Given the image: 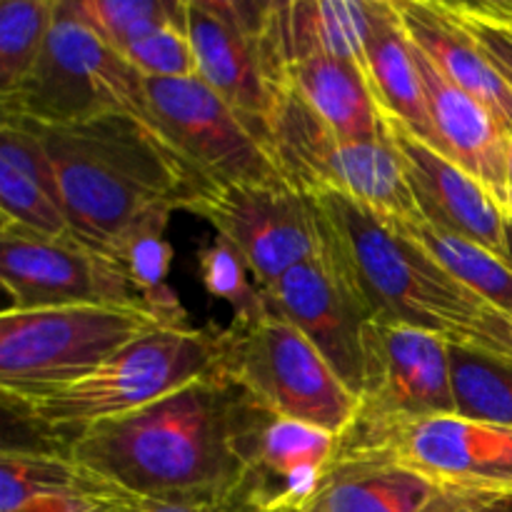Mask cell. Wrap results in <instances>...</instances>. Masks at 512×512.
Instances as JSON below:
<instances>
[{"mask_svg":"<svg viewBox=\"0 0 512 512\" xmlns=\"http://www.w3.org/2000/svg\"><path fill=\"white\" fill-rule=\"evenodd\" d=\"M240 403L235 385L208 373L135 413L83 430L63 450L135 500H248L238 453Z\"/></svg>","mask_w":512,"mask_h":512,"instance_id":"cell-1","label":"cell"},{"mask_svg":"<svg viewBox=\"0 0 512 512\" xmlns=\"http://www.w3.org/2000/svg\"><path fill=\"white\" fill-rule=\"evenodd\" d=\"M10 120L43 148L70 235L108 258L140 215L163 205L185 210L203 185L155 120L143 115L110 113L73 125Z\"/></svg>","mask_w":512,"mask_h":512,"instance_id":"cell-2","label":"cell"},{"mask_svg":"<svg viewBox=\"0 0 512 512\" xmlns=\"http://www.w3.org/2000/svg\"><path fill=\"white\" fill-rule=\"evenodd\" d=\"M325 240L378 320L512 360V320L455 280L393 218L338 193L310 195Z\"/></svg>","mask_w":512,"mask_h":512,"instance_id":"cell-3","label":"cell"},{"mask_svg":"<svg viewBox=\"0 0 512 512\" xmlns=\"http://www.w3.org/2000/svg\"><path fill=\"white\" fill-rule=\"evenodd\" d=\"M215 358L218 328L155 330L85 378L3 403L23 423L65 448L83 430L135 413L213 373Z\"/></svg>","mask_w":512,"mask_h":512,"instance_id":"cell-4","label":"cell"},{"mask_svg":"<svg viewBox=\"0 0 512 512\" xmlns=\"http://www.w3.org/2000/svg\"><path fill=\"white\" fill-rule=\"evenodd\" d=\"M213 373L260 408L338 438L358 413V395L335 375L320 350L275 310L255 323H230L218 330Z\"/></svg>","mask_w":512,"mask_h":512,"instance_id":"cell-5","label":"cell"},{"mask_svg":"<svg viewBox=\"0 0 512 512\" xmlns=\"http://www.w3.org/2000/svg\"><path fill=\"white\" fill-rule=\"evenodd\" d=\"M110 113L150 118L145 78L58 0L38 63L13 93L0 98V115L38 125H73Z\"/></svg>","mask_w":512,"mask_h":512,"instance_id":"cell-6","label":"cell"},{"mask_svg":"<svg viewBox=\"0 0 512 512\" xmlns=\"http://www.w3.org/2000/svg\"><path fill=\"white\" fill-rule=\"evenodd\" d=\"M165 330L140 305H73L3 310L0 388L3 400L48 393L85 378L145 335Z\"/></svg>","mask_w":512,"mask_h":512,"instance_id":"cell-7","label":"cell"},{"mask_svg":"<svg viewBox=\"0 0 512 512\" xmlns=\"http://www.w3.org/2000/svg\"><path fill=\"white\" fill-rule=\"evenodd\" d=\"M268 148L285 183L303 195L338 193L388 218H420L393 143L343 138L295 93H280Z\"/></svg>","mask_w":512,"mask_h":512,"instance_id":"cell-8","label":"cell"},{"mask_svg":"<svg viewBox=\"0 0 512 512\" xmlns=\"http://www.w3.org/2000/svg\"><path fill=\"white\" fill-rule=\"evenodd\" d=\"M438 415H458L448 340L403 323L370 320L363 330L358 413L338 443H360Z\"/></svg>","mask_w":512,"mask_h":512,"instance_id":"cell-9","label":"cell"},{"mask_svg":"<svg viewBox=\"0 0 512 512\" xmlns=\"http://www.w3.org/2000/svg\"><path fill=\"white\" fill-rule=\"evenodd\" d=\"M185 210L213 225L263 290L320 248L313 198L285 183L200 185Z\"/></svg>","mask_w":512,"mask_h":512,"instance_id":"cell-10","label":"cell"},{"mask_svg":"<svg viewBox=\"0 0 512 512\" xmlns=\"http://www.w3.org/2000/svg\"><path fill=\"white\" fill-rule=\"evenodd\" d=\"M145 93L150 118L203 185L285 183L268 143L200 78L145 80Z\"/></svg>","mask_w":512,"mask_h":512,"instance_id":"cell-11","label":"cell"},{"mask_svg":"<svg viewBox=\"0 0 512 512\" xmlns=\"http://www.w3.org/2000/svg\"><path fill=\"white\" fill-rule=\"evenodd\" d=\"M0 280L5 310L140 305L118 260L73 235L55 238L10 220H0Z\"/></svg>","mask_w":512,"mask_h":512,"instance_id":"cell-12","label":"cell"},{"mask_svg":"<svg viewBox=\"0 0 512 512\" xmlns=\"http://www.w3.org/2000/svg\"><path fill=\"white\" fill-rule=\"evenodd\" d=\"M338 455L393 460L438 488L512 495V430L463 415L415 420L360 443H338Z\"/></svg>","mask_w":512,"mask_h":512,"instance_id":"cell-13","label":"cell"},{"mask_svg":"<svg viewBox=\"0 0 512 512\" xmlns=\"http://www.w3.org/2000/svg\"><path fill=\"white\" fill-rule=\"evenodd\" d=\"M263 293L270 310L290 320L358 395L363 380V330L373 313L343 260L325 240L323 225L318 253L290 268Z\"/></svg>","mask_w":512,"mask_h":512,"instance_id":"cell-14","label":"cell"},{"mask_svg":"<svg viewBox=\"0 0 512 512\" xmlns=\"http://www.w3.org/2000/svg\"><path fill=\"white\" fill-rule=\"evenodd\" d=\"M263 15L265 3L255 0H188L198 78L268 143V123L280 95L260 40Z\"/></svg>","mask_w":512,"mask_h":512,"instance_id":"cell-15","label":"cell"},{"mask_svg":"<svg viewBox=\"0 0 512 512\" xmlns=\"http://www.w3.org/2000/svg\"><path fill=\"white\" fill-rule=\"evenodd\" d=\"M238 453L255 512H305L338 455V435L283 418L243 393Z\"/></svg>","mask_w":512,"mask_h":512,"instance_id":"cell-16","label":"cell"},{"mask_svg":"<svg viewBox=\"0 0 512 512\" xmlns=\"http://www.w3.org/2000/svg\"><path fill=\"white\" fill-rule=\"evenodd\" d=\"M388 128L420 218L505 258L508 210L498 198L418 133L395 120H388Z\"/></svg>","mask_w":512,"mask_h":512,"instance_id":"cell-17","label":"cell"},{"mask_svg":"<svg viewBox=\"0 0 512 512\" xmlns=\"http://www.w3.org/2000/svg\"><path fill=\"white\" fill-rule=\"evenodd\" d=\"M410 40V38H408ZM413 45V43H410ZM425 108L433 125V145L483 183L508 210V148L510 135L500 128L483 103L450 83L425 53L413 45Z\"/></svg>","mask_w":512,"mask_h":512,"instance_id":"cell-18","label":"cell"},{"mask_svg":"<svg viewBox=\"0 0 512 512\" xmlns=\"http://www.w3.org/2000/svg\"><path fill=\"white\" fill-rule=\"evenodd\" d=\"M410 43L430 63L493 113L512 138V85L495 68L483 45L468 33L448 0H393Z\"/></svg>","mask_w":512,"mask_h":512,"instance_id":"cell-19","label":"cell"},{"mask_svg":"<svg viewBox=\"0 0 512 512\" xmlns=\"http://www.w3.org/2000/svg\"><path fill=\"white\" fill-rule=\"evenodd\" d=\"M295 93L320 120L358 143H390L383 110L370 93L358 60L315 53L290 58L278 73V95Z\"/></svg>","mask_w":512,"mask_h":512,"instance_id":"cell-20","label":"cell"},{"mask_svg":"<svg viewBox=\"0 0 512 512\" xmlns=\"http://www.w3.org/2000/svg\"><path fill=\"white\" fill-rule=\"evenodd\" d=\"M370 28L360 65L370 93L388 120L405 125L433 143V125L425 108L423 85L415 65L413 45L405 33L393 0H368Z\"/></svg>","mask_w":512,"mask_h":512,"instance_id":"cell-21","label":"cell"},{"mask_svg":"<svg viewBox=\"0 0 512 512\" xmlns=\"http://www.w3.org/2000/svg\"><path fill=\"white\" fill-rule=\"evenodd\" d=\"M0 210L3 220L43 235H70L53 168L30 130L0 118Z\"/></svg>","mask_w":512,"mask_h":512,"instance_id":"cell-22","label":"cell"},{"mask_svg":"<svg viewBox=\"0 0 512 512\" xmlns=\"http://www.w3.org/2000/svg\"><path fill=\"white\" fill-rule=\"evenodd\" d=\"M438 485L385 458L335 455L305 512H420Z\"/></svg>","mask_w":512,"mask_h":512,"instance_id":"cell-23","label":"cell"},{"mask_svg":"<svg viewBox=\"0 0 512 512\" xmlns=\"http://www.w3.org/2000/svg\"><path fill=\"white\" fill-rule=\"evenodd\" d=\"M175 208L163 205L140 215L115 243L113 258L118 260L120 268L125 270L128 280L138 293L140 305L163 325L165 330H190L188 310L183 308L175 290L168 285L170 260H173V248H170L165 230H168L170 215Z\"/></svg>","mask_w":512,"mask_h":512,"instance_id":"cell-24","label":"cell"},{"mask_svg":"<svg viewBox=\"0 0 512 512\" xmlns=\"http://www.w3.org/2000/svg\"><path fill=\"white\" fill-rule=\"evenodd\" d=\"M395 220V218H393ZM413 240H418L455 280L512 318V265L503 255L483 248L475 240L438 228L423 218L395 220Z\"/></svg>","mask_w":512,"mask_h":512,"instance_id":"cell-25","label":"cell"},{"mask_svg":"<svg viewBox=\"0 0 512 512\" xmlns=\"http://www.w3.org/2000/svg\"><path fill=\"white\" fill-rule=\"evenodd\" d=\"M458 415L512 430V360L450 345Z\"/></svg>","mask_w":512,"mask_h":512,"instance_id":"cell-26","label":"cell"},{"mask_svg":"<svg viewBox=\"0 0 512 512\" xmlns=\"http://www.w3.org/2000/svg\"><path fill=\"white\" fill-rule=\"evenodd\" d=\"M58 0H3L0 3V98L13 93L38 63Z\"/></svg>","mask_w":512,"mask_h":512,"instance_id":"cell-27","label":"cell"},{"mask_svg":"<svg viewBox=\"0 0 512 512\" xmlns=\"http://www.w3.org/2000/svg\"><path fill=\"white\" fill-rule=\"evenodd\" d=\"M65 5L120 53L163 25L188 20V0H65Z\"/></svg>","mask_w":512,"mask_h":512,"instance_id":"cell-28","label":"cell"},{"mask_svg":"<svg viewBox=\"0 0 512 512\" xmlns=\"http://www.w3.org/2000/svg\"><path fill=\"white\" fill-rule=\"evenodd\" d=\"M88 478V470L65 450L5 448L0 455V512H13L38 495L73 488Z\"/></svg>","mask_w":512,"mask_h":512,"instance_id":"cell-29","label":"cell"},{"mask_svg":"<svg viewBox=\"0 0 512 512\" xmlns=\"http://www.w3.org/2000/svg\"><path fill=\"white\" fill-rule=\"evenodd\" d=\"M198 263L200 280L210 295L230 305L235 325L255 323L268 313L270 305L265 300L263 288L255 283L245 260L228 243L215 238L213 243L200 250Z\"/></svg>","mask_w":512,"mask_h":512,"instance_id":"cell-30","label":"cell"},{"mask_svg":"<svg viewBox=\"0 0 512 512\" xmlns=\"http://www.w3.org/2000/svg\"><path fill=\"white\" fill-rule=\"evenodd\" d=\"M123 55L145 80L198 78V58L190 43L188 20L153 30Z\"/></svg>","mask_w":512,"mask_h":512,"instance_id":"cell-31","label":"cell"},{"mask_svg":"<svg viewBox=\"0 0 512 512\" xmlns=\"http://www.w3.org/2000/svg\"><path fill=\"white\" fill-rule=\"evenodd\" d=\"M448 5L512 85V10L503 0H448Z\"/></svg>","mask_w":512,"mask_h":512,"instance_id":"cell-32","label":"cell"},{"mask_svg":"<svg viewBox=\"0 0 512 512\" xmlns=\"http://www.w3.org/2000/svg\"><path fill=\"white\" fill-rule=\"evenodd\" d=\"M420 512H503L500 495L460 488H438Z\"/></svg>","mask_w":512,"mask_h":512,"instance_id":"cell-33","label":"cell"},{"mask_svg":"<svg viewBox=\"0 0 512 512\" xmlns=\"http://www.w3.org/2000/svg\"><path fill=\"white\" fill-rule=\"evenodd\" d=\"M130 512H255L248 500H218V503H153L135 500Z\"/></svg>","mask_w":512,"mask_h":512,"instance_id":"cell-34","label":"cell"},{"mask_svg":"<svg viewBox=\"0 0 512 512\" xmlns=\"http://www.w3.org/2000/svg\"><path fill=\"white\" fill-rule=\"evenodd\" d=\"M505 260L512 265V218L508 215V223H505Z\"/></svg>","mask_w":512,"mask_h":512,"instance_id":"cell-35","label":"cell"},{"mask_svg":"<svg viewBox=\"0 0 512 512\" xmlns=\"http://www.w3.org/2000/svg\"><path fill=\"white\" fill-rule=\"evenodd\" d=\"M133 503H135V498H128V500H123V503L113 505V508H108V510H103V512H130V508H133Z\"/></svg>","mask_w":512,"mask_h":512,"instance_id":"cell-36","label":"cell"},{"mask_svg":"<svg viewBox=\"0 0 512 512\" xmlns=\"http://www.w3.org/2000/svg\"><path fill=\"white\" fill-rule=\"evenodd\" d=\"M508 185L512 193V138H510V148H508Z\"/></svg>","mask_w":512,"mask_h":512,"instance_id":"cell-37","label":"cell"},{"mask_svg":"<svg viewBox=\"0 0 512 512\" xmlns=\"http://www.w3.org/2000/svg\"><path fill=\"white\" fill-rule=\"evenodd\" d=\"M500 505H503V512H512V495H500Z\"/></svg>","mask_w":512,"mask_h":512,"instance_id":"cell-38","label":"cell"},{"mask_svg":"<svg viewBox=\"0 0 512 512\" xmlns=\"http://www.w3.org/2000/svg\"><path fill=\"white\" fill-rule=\"evenodd\" d=\"M508 215L512 218V193H510V200H508Z\"/></svg>","mask_w":512,"mask_h":512,"instance_id":"cell-39","label":"cell"},{"mask_svg":"<svg viewBox=\"0 0 512 512\" xmlns=\"http://www.w3.org/2000/svg\"><path fill=\"white\" fill-rule=\"evenodd\" d=\"M503 3H505V5H508V8L512 10V0H503Z\"/></svg>","mask_w":512,"mask_h":512,"instance_id":"cell-40","label":"cell"},{"mask_svg":"<svg viewBox=\"0 0 512 512\" xmlns=\"http://www.w3.org/2000/svg\"><path fill=\"white\" fill-rule=\"evenodd\" d=\"M510 320H512V318H510Z\"/></svg>","mask_w":512,"mask_h":512,"instance_id":"cell-41","label":"cell"}]
</instances>
